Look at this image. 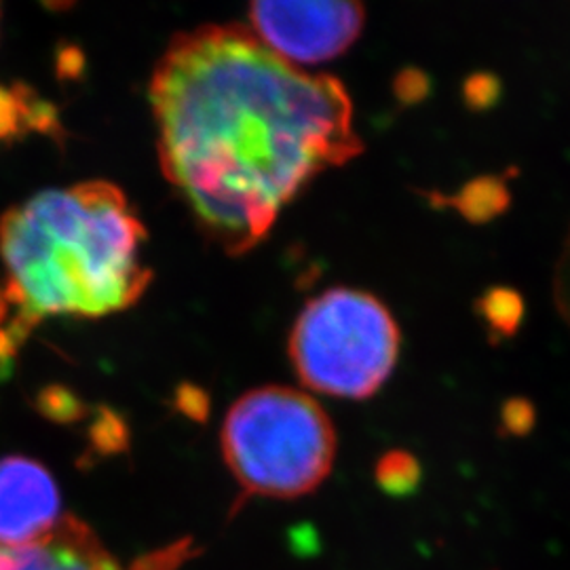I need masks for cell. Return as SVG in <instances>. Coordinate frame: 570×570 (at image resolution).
Listing matches in <instances>:
<instances>
[{
    "instance_id": "8",
    "label": "cell",
    "mask_w": 570,
    "mask_h": 570,
    "mask_svg": "<svg viewBox=\"0 0 570 570\" xmlns=\"http://www.w3.org/2000/svg\"><path fill=\"white\" fill-rule=\"evenodd\" d=\"M37 407L42 416H47L49 421H56V423L81 421L87 412L79 395L72 393L70 389L60 387V385L42 389L37 397Z\"/></svg>"
},
{
    "instance_id": "13",
    "label": "cell",
    "mask_w": 570,
    "mask_h": 570,
    "mask_svg": "<svg viewBox=\"0 0 570 570\" xmlns=\"http://www.w3.org/2000/svg\"><path fill=\"white\" fill-rule=\"evenodd\" d=\"M178 406L183 407L186 414L202 419L205 410H207V402H205V395L202 391H197V389L193 387H184L180 389V393H178Z\"/></svg>"
},
{
    "instance_id": "2",
    "label": "cell",
    "mask_w": 570,
    "mask_h": 570,
    "mask_svg": "<svg viewBox=\"0 0 570 570\" xmlns=\"http://www.w3.org/2000/svg\"><path fill=\"white\" fill-rule=\"evenodd\" d=\"M146 228L110 183L45 190L0 218L13 324L32 330L49 315L104 317L140 301L153 279Z\"/></svg>"
},
{
    "instance_id": "16",
    "label": "cell",
    "mask_w": 570,
    "mask_h": 570,
    "mask_svg": "<svg viewBox=\"0 0 570 570\" xmlns=\"http://www.w3.org/2000/svg\"><path fill=\"white\" fill-rule=\"evenodd\" d=\"M9 298H7V292H4V287H0V324L4 322V317H7V313H9Z\"/></svg>"
},
{
    "instance_id": "1",
    "label": "cell",
    "mask_w": 570,
    "mask_h": 570,
    "mask_svg": "<svg viewBox=\"0 0 570 570\" xmlns=\"http://www.w3.org/2000/svg\"><path fill=\"white\" fill-rule=\"evenodd\" d=\"M150 104L167 183L230 256L265 242L305 186L364 150L343 82L235 23L174 37Z\"/></svg>"
},
{
    "instance_id": "9",
    "label": "cell",
    "mask_w": 570,
    "mask_h": 570,
    "mask_svg": "<svg viewBox=\"0 0 570 570\" xmlns=\"http://www.w3.org/2000/svg\"><path fill=\"white\" fill-rule=\"evenodd\" d=\"M419 480V468L406 454H391L379 465V482L393 494H404L414 489Z\"/></svg>"
},
{
    "instance_id": "10",
    "label": "cell",
    "mask_w": 570,
    "mask_h": 570,
    "mask_svg": "<svg viewBox=\"0 0 570 570\" xmlns=\"http://www.w3.org/2000/svg\"><path fill=\"white\" fill-rule=\"evenodd\" d=\"M26 131V115L18 89L0 87V140H11Z\"/></svg>"
},
{
    "instance_id": "7",
    "label": "cell",
    "mask_w": 570,
    "mask_h": 570,
    "mask_svg": "<svg viewBox=\"0 0 570 570\" xmlns=\"http://www.w3.org/2000/svg\"><path fill=\"white\" fill-rule=\"evenodd\" d=\"M0 570H122L100 537L75 515H61L56 529L35 543L0 550Z\"/></svg>"
},
{
    "instance_id": "4",
    "label": "cell",
    "mask_w": 570,
    "mask_h": 570,
    "mask_svg": "<svg viewBox=\"0 0 570 570\" xmlns=\"http://www.w3.org/2000/svg\"><path fill=\"white\" fill-rule=\"evenodd\" d=\"M395 317L364 289L332 287L306 303L289 332V360L303 385L330 397L367 400L397 364Z\"/></svg>"
},
{
    "instance_id": "3",
    "label": "cell",
    "mask_w": 570,
    "mask_h": 570,
    "mask_svg": "<svg viewBox=\"0 0 570 570\" xmlns=\"http://www.w3.org/2000/svg\"><path fill=\"white\" fill-rule=\"evenodd\" d=\"M220 444L237 484L266 499L311 494L336 459V431L326 410L292 387L247 391L226 412Z\"/></svg>"
},
{
    "instance_id": "12",
    "label": "cell",
    "mask_w": 570,
    "mask_h": 570,
    "mask_svg": "<svg viewBox=\"0 0 570 570\" xmlns=\"http://www.w3.org/2000/svg\"><path fill=\"white\" fill-rule=\"evenodd\" d=\"M553 294H556V306L562 315L564 324L570 327V230L560 249V258L556 265V277H553Z\"/></svg>"
},
{
    "instance_id": "6",
    "label": "cell",
    "mask_w": 570,
    "mask_h": 570,
    "mask_svg": "<svg viewBox=\"0 0 570 570\" xmlns=\"http://www.w3.org/2000/svg\"><path fill=\"white\" fill-rule=\"evenodd\" d=\"M60 489L41 463L0 459V550H16L45 537L61 520Z\"/></svg>"
},
{
    "instance_id": "14",
    "label": "cell",
    "mask_w": 570,
    "mask_h": 570,
    "mask_svg": "<svg viewBox=\"0 0 570 570\" xmlns=\"http://www.w3.org/2000/svg\"><path fill=\"white\" fill-rule=\"evenodd\" d=\"M20 345V341L9 330H0V372L11 370V362L18 355Z\"/></svg>"
},
{
    "instance_id": "15",
    "label": "cell",
    "mask_w": 570,
    "mask_h": 570,
    "mask_svg": "<svg viewBox=\"0 0 570 570\" xmlns=\"http://www.w3.org/2000/svg\"><path fill=\"white\" fill-rule=\"evenodd\" d=\"M81 53L77 49H70V51H63L60 58V72L63 77H77L81 72L82 63H75L72 60H77Z\"/></svg>"
},
{
    "instance_id": "11",
    "label": "cell",
    "mask_w": 570,
    "mask_h": 570,
    "mask_svg": "<svg viewBox=\"0 0 570 570\" xmlns=\"http://www.w3.org/2000/svg\"><path fill=\"white\" fill-rule=\"evenodd\" d=\"M91 438L100 450H121L127 444V429L117 412L102 407L91 428Z\"/></svg>"
},
{
    "instance_id": "5",
    "label": "cell",
    "mask_w": 570,
    "mask_h": 570,
    "mask_svg": "<svg viewBox=\"0 0 570 570\" xmlns=\"http://www.w3.org/2000/svg\"><path fill=\"white\" fill-rule=\"evenodd\" d=\"M364 7L336 0H271L249 7L256 39L294 66L334 60L360 39Z\"/></svg>"
}]
</instances>
